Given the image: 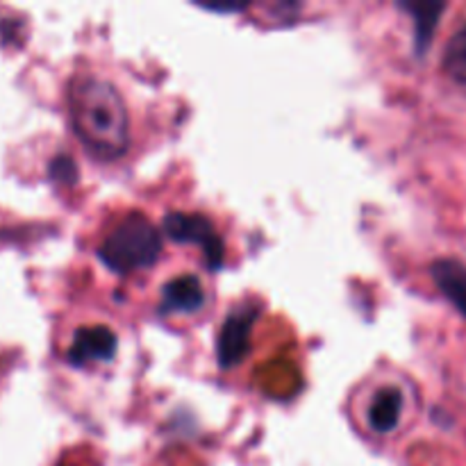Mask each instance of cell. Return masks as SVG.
Masks as SVG:
<instances>
[{"label": "cell", "mask_w": 466, "mask_h": 466, "mask_svg": "<svg viewBox=\"0 0 466 466\" xmlns=\"http://www.w3.org/2000/svg\"><path fill=\"white\" fill-rule=\"evenodd\" d=\"M68 114L77 139L94 157L118 159L130 146V121L121 94L103 77H73L68 85Z\"/></svg>", "instance_id": "cell-1"}, {"label": "cell", "mask_w": 466, "mask_h": 466, "mask_svg": "<svg viewBox=\"0 0 466 466\" xmlns=\"http://www.w3.org/2000/svg\"><path fill=\"white\" fill-rule=\"evenodd\" d=\"M162 255V235L144 214H127L98 246L100 262L118 276L150 268Z\"/></svg>", "instance_id": "cell-2"}, {"label": "cell", "mask_w": 466, "mask_h": 466, "mask_svg": "<svg viewBox=\"0 0 466 466\" xmlns=\"http://www.w3.org/2000/svg\"><path fill=\"white\" fill-rule=\"evenodd\" d=\"M164 235L171 241L180 244H198L208 258V267L212 271L221 268L223 264V241L212 223L198 214L171 212L164 218Z\"/></svg>", "instance_id": "cell-3"}, {"label": "cell", "mask_w": 466, "mask_h": 466, "mask_svg": "<svg viewBox=\"0 0 466 466\" xmlns=\"http://www.w3.org/2000/svg\"><path fill=\"white\" fill-rule=\"evenodd\" d=\"M259 317V308L244 305L232 309L217 339V358L221 369L237 367L250 350V332Z\"/></svg>", "instance_id": "cell-4"}, {"label": "cell", "mask_w": 466, "mask_h": 466, "mask_svg": "<svg viewBox=\"0 0 466 466\" xmlns=\"http://www.w3.org/2000/svg\"><path fill=\"white\" fill-rule=\"evenodd\" d=\"M118 339L107 326H86L76 330L68 349V362L73 367H85L94 362H112L116 355Z\"/></svg>", "instance_id": "cell-5"}, {"label": "cell", "mask_w": 466, "mask_h": 466, "mask_svg": "<svg viewBox=\"0 0 466 466\" xmlns=\"http://www.w3.org/2000/svg\"><path fill=\"white\" fill-rule=\"evenodd\" d=\"M205 303L203 285L196 276H180L162 287V314H194L200 312Z\"/></svg>", "instance_id": "cell-6"}, {"label": "cell", "mask_w": 466, "mask_h": 466, "mask_svg": "<svg viewBox=\"0 0 466 466\" xmlns=\"http://www.w3.org/2000/svg\"><path fill=\"white\" fill-rule=\"evenodd\" d=\"M400 412H403V394L396 387H382L376 396H373L371 405H369L367 421L373 432L378 435H390L399 428Z\"/></svg>", "instance_id": "cell-7"}, {"label": "cell", "mask_w": 466, "mask_h": 466, "mask_svg": "<svg viewBox=\"0 0 466 466\" xmlns=\"http://www.w3.org/2000/svg\"><path fill=\"white\" fill-rule=\"evenodd\" d=\"M432 280L440 287L441 294L455 305L466 319V267L458 259H437L431 267Z\"/></svg>", "instance_id": "cell-8"}, {"label": "cell", "mask_w": 466, "mask_h": 466, "mask_svg": "<svg viewBox=\"0 0 466 466\" xmlns=\"http://www.w3.org/2000/svg\"><path fill=\"white\" fill-rule=\"evenodd\" d=\"M410 14L414 16V50L421 57L431 46L432 35L440 25V16L446 9L444 3H412L405 5Z\"/></svg>", "instance_id": "cell-9"}, {"label": "cell", "mask_w": 466, "mask_h": 466, "mask_svg": "<svg viewBox=\"0 0 466 466\" xmlns=\"http://www.w3.org/2000/svg\"><path fill=\"white\" fill-rule=\"evenodd\" d=\"M441 66L451 80L466 86V23H462V27L446 44Z\"/></svg>", "instance_id": "cell-10"}, {"label": "cell", "mask_w": 466, "mask_h": 466, "mask_svg": "<svg viewBox=\"0 0 466 466\" xmlns=\"http://www.w3.org/2000/svg\"><path fill=\"white\" fill-rule=\"evenodd\" d=\"M50 173H53V177H57V180L62 182H73L76 180V164H73V159L68 157H57L53 162V167H50Z\"/></svg>", "instance_id": "cell-11"}]
</instances>
